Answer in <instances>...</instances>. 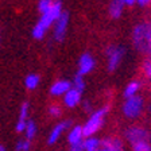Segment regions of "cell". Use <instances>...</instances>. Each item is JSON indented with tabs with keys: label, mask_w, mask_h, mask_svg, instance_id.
Here are the masks:
<instances>
[{
	"label": "cell",
	"mask_w": 151,
	"mask_h": 151,
	"mask_svg": "<svg viewBox=\"0 0 151 151\" xmlns=\"http://www.w3.org/2000/svg\"><path fill=\"white\" fill-rule=\"evenodd\" d=\"M96 60L92 57L91 53H84L78 60V74L86 76L94 69Z\"/></svg>",
	"instance_id": "9"
},
{
	"label": "cell",
	"mask_w": 151,
	"mask_h": 151,
	"mask_svg": "<svg viewBox=\"0 0 151 151\" xmlns=\"http://www.w3.org/2000/svg\"><path fill=\"white\" fill-rule=\"evenodd\" d=\"M41 82V77L35 73H30V74L26 76L24 78V85L28 91H34V89L38 88V85Z\"/></svg>",
	"instance_id": "17"
},
{
	"label": "cell",
	"mask_w": 151,
	"mask_h": 151,
	"mask_svg": "<svg viewBox=\"0 0 151 151\" xmlns=\"http://www.w3.org/2000/svg\"><path fill=\"white\" fill-rule=\"evenodd\" d=\"M84 139H85V136H84L82 126H73L69 129V132H68V143L69 145L78 143V142H82Z\"/></svg>",
	"instance_id": "13"
},
{
	"label": "cell",
	"mask_w": 151,
	"mask_h": 151,
	"mask_svg": "<svg viewBox=\"0 0 151 151\" xmlns=\"http://www.w3.org/2000/svg\"><path fill=\"white\" fill-rule=\"evenodd\" d=\"M140 88H142L140 81H136V80H134V81L128 82V84H127V86L124 88V92H123V94H124V99L134 97V96L139 94V91H140Z\"/></svg>",
	"instance_id": "14"
},
{
	"label": "cell",
	"mask_w": 151,
	"mask_h": 151,
	"mask_svg": "<svg viewBox=\"0 0 151 151\" xmlns=\"http://www.w3.org/2000/svg\"><path fill=\"white\" fill-rule=\"evenodd\" d=\"M84 146H85V151H99L101 148V139L96 138V136L85 138Z\"/></svg>",
	"instance_id": "16"
},
{
	"label": "cell",
	"mask_w": 151,
	"mask_h": 151,
	"mask_svg": "<svg viewBox=\"0 0 151 151\" xmlns=\"http://www.w3.org/2000/svg\"><path fill=\"white\" fill-rule=\"evenodd\" d=\"M85 140V139H84ZM84 140L74 143V145H69V151H85V146H84Z\"/></svg>",
	"instance_id": "25"
},
{
	"label": "cell",
	"mask_w": 151,
	"mask_h": 151,
	"mask_svg": "<svg viewBox=\"0 0 151 151\" xmlns=\"http://www.w3.org/2000/svg\"><path fill=\"white\" fill-rule=\"evenodd\" d=\"M124 4L120 1V0H112L109 3V7H108V11H109V15L112 16L113 19H119L123 14V9H124Z\"/></svg>",
	"instance_id": "15"
},
{
	"label": "cell",
	"mask_w": 151,
	"mask_h": 151,
	"mask_svg": "<svg viewBox=\"0 0 151 151\" xmlns=\"http://www.w3.org/2000/svg\"><path fill=\"white\" fill-rule=\"evenodd\" d=\"M132 151H151V142H139L132 145Z\"/></svg>",
	"instance_id": "22"
},
{
	"label": "cell",
	"mask_w": 151,
	"mask_h": 151,
	"mask_svg": "<svg viewBox=\"0 0 151 151\" xmlns=\"http://www.w3.org/2000/svg\"><path fill=\"white\" fill-rule=\"evenodd\" d=\"M53 3H54V0H39L38 1V11L41 12V15L47 12L53 7Z\"/></svg>",
	"instance_id": "21"
},
{
	"label": "cell",
	"mask_w": 151,
	"mask_h": 151,
	"mask_svg": "<svg viewBox=\"0 0 151 151\" xmlns=\"http://www.w3.org/2000/svg\"><path fill=\"white\" fill-rule=\"evenodd\" d=\"M72 85H73V88H76L77 91L84 92L85 91V78H84V76H81V74L77 73V74L74 76V78H73Z\"/></svg>",
	"instance_id": "19"
},
{
	"label": "cell",
	"mask_w": 151,
	"mask_h": 151,
	"mask_svg": "<svg viewBox=\"0 0 151 151\" xmlns=\"http://www.w3.org/2000/svg\"><path fill=\"white\" fill-rule=\"evenodd\" d=\"M132 42L136 50L148 54L151 42V23H139L132 31Z\"/></svg>",
	"instance_id": "2"
},
{
	"label": "cell",
	"mask_w": 151,
	"mask_h": 151,
	"mask_svg": "<svg viewBox=\"0 0 151 151\" xmlns=\"http://www.w3.org/2000/svg\"><path fill=\"white\" fill-rule=\"evenodd\" d=\"M24 135H26V139H28V140H32L35 138V135H37V124H35L34 120H28L27 122Z\"/></svg>",
	"instance_id": "18"
},
{
	"label": "cell",
	"mask_w": 151,
	"mask_h": 151,
	"mask_svg": "<svg viewBox=\"0 0 151 151\" xmlns=\"http://www.w3.org/2000/svg\"><path fill=\"white\" fill-rule=\"evenodd\" d=\"M68 26H69V14L62 12V15L60 16V19L54 24V30H53V38L57 42H62L65 39Z\"/></svg>",
	"instance_id": "7"
},
{
	"label": "cell",
	"mask_w": 151,
	"mask_h": 151,
	"mask_svg": "<svg viewBox=\"0 0 151 151\" xmlns=\"http://www.w3.org/2000/svg\"><path fill=\"white\" fill-rule=\"evenodd\" d=\"M124 136H126V140H128V143L131 146L135 145V143H139V142H151L150 129H147L143 126H138V124L127 127L126 131H124Z\"/></svg>",
	"instance_id": "5"
},
{
	"label": "cell",
	"mask_w": 151,
	"mask_h": 151,
	"mask_svg": "<svg viewBox=\"0 0 151 151\" xmlns=\"http://www.w3.org/2000/svg\"><path fill=\"white\" fill-rule=\"evenodd\" d=\"M143 109H145V100H143V97L140 94H136L134 97L124 99L122 111H123V115L127 119H131V120L138 119L142 115Z\"/></svg>",
	"instance_id": "4"
},
{
	"label": "cell",
	"mask_w": 151,
	"mask_h": 151,
	"mask_svg": "<svg viewBox=\"0 0 151 151\" xmlns=\"http://www.w3.org/2000/svg\"><path fill=\"white\" fill-rule=\"evenodd\" d=\"M72 128V122L70 120H63V122L58 123L57 126L53 127V129L50 131V134H49V138H47V145H55L57 142L60 140L61 135H62L63 132L66 131V129H70Z\"/></svg>",
	"instance_id": "8"
},
{
	"label": "cell",
	"mask_w": 151,
	"mask_h": 151,
	"mask_svg": "<svg viewBox=\"0 0 151 151\" xmlns=\"http://www.w3.org/2000/svg\"><path fill=\"white\" fill-rule=\"evenodd\" d=\"M108 111H109V107L105 105V107H101V108H99V109L93 111V112L91 113L89 119L86 120L85 124L82 126L85 138L94 136L99 131H100L103 124H104V120H105V116H107Z\"/></svg>",
	"instance_id": "3"
},
{
	"label": "cell",
	"mask_w": 151,
	"mask_h": 151,
	"mask_svg": "<svg viewBox=\"0 0 151 151\" xmlns=\"http://www.w3.org/2000/svg\"><path fill=\"white\" fill-rule=\"evenodd\" d=\"M31 150V140L28 139H20L15 145V151H30Z\"/></svg>",
	"instance_id": "20"
},
{
	"label": "cell",
	"mask_w": 151,
	"mask_h": 151,
	"mask_svg": "<svg viewBox=\"0 0 151 151\" xmlns=\"http://www.w3.org/2000/svg\"><path fill=\"white\" fill-rule=\"evenodd\" d=\"M82 109L85 112H92V103L89 100H85L82 101Z\"/></svg>",
	"instance_id": "26"
},
{
	"label": "cell",
	"mask_w": 151,
	"mask_h": 151,
	"mask_svg": "<svg viewBox=\"0 0 151 151\" xmlns=\"http://www.w3.org/2000/svg\"><path fill=\"white\" fill-rule=\"evenodd\" d=\"M0 45H1V30H0Z\"/></svg>",
	"instance_id": "32"
},
{
	"label": "cell",
	"mask_w": 151,
	"mask_h": 151,
	"mask_svg": "<svg viewBox=\"0 0 151 151\" xmlns=\"http://www.w3.org/2000/svg\"><path fill=\"white\" fill-rule=\"evenodd\" d=\"M72 82L68 80H57L53 85L50 86V94L54 97H60V96H65V93L72 89Z\"/></svg>",
	"instance_id": "11"
},
{
	"label": "cell",
	"mask_w": 151,
	"mask_h": 151,
	"mask_svg": "<svg viewBox=\"0 0 151 151\" xmlns=\"http://www.w3.org/2000/svg\"><path fill=\"white\" fill-rule=\"evenodd\" d=\"M148 54H151V42H150V49H148Z\"/></svg>",
	"instance_id": "31"
},
{
	"label": "cell",
	"mask_w": 151,
	"mask_h": 151,
	"mask_svg": "<svg viewBox=\"0 0 151 151\" xmlns=\"http://www.w3.org/2000/svg\"><path fill=\"white\" fill-rule=\"evenodd\" d=\"M136 4H139L140 7H147L151 4V0H136Z\"/></svg>",
	"instance_id": "27"
},
{
	"label": "cell",
	"mask_w": 151,
	"mask_h": 151,
	"mask_svg": "<svg viewBox=\"0 0 151 151\" xmlns=\"http://www.w3.org/2000/svg\"><path fill=\"white\" fill-rule=\"evenodd\" d=\"M63 9H62V3L60 0H54L53 3V7H51L47 12L42 14L41 15V19L38 20V23L34 26L31 31V35L34 39H38L41 41L43 39L45 35H46L47 30L51 27V26L55 24V22L60 19V16L62 15Z\"/></svg>",
	"instance_id": "1"
},
{
	"label": "cell",
	"mask_w": 151,
	"mask_h": 151,
	"mask_svg": "<svg viewBox=\"0 0 151 151\" xmlns=\"http://www.w3.org/2000/svg\"><path fill=\"white\" fill-rule=\"evenodd\" d=\"M124 6H128V7H131V6H134V4H136V0H120Z\"/></svg>",
	"instance_id": "28"
},
{
	"label": "cell",
	"mask_w": 151,
	"mask_h": 151,
	"mask_svg": "<svg viewBox=\"0 0 151 151\" xmlns=\"http://www.w3.org/2000/svg\"><path fill=\"white\" fill-rule=\"evenodd\" d=\"M123 55H124V49L120 46H111L107 47L105 50V57H107V69L108 72H115V70L119 68L120 62L123 60Z\"/></svg>",
	"instance_id": "6"
},
{
	"label": "cell",
	"mask_w": 151,
	"mask_h": 151,
	"mask_svg": "<svg viewBox=\"0 0 151 151\" xmlns=\"http://www.w3.org/2000/svg\"><path fill=\"white\" fill-rule=\"evenodd\" d=\"M0 151H7V150H6V146L1 145V143H0Z\"/></svg>",
	"instance_id": "30"
},
{
	"label": "cell",
	"mask_w": 151,
	"mask_h": 151,
	"mask_svg": "<svg viewBox=\"0 0 151 151\" xmlns=\"http://www.w3.org/2000/svg\"><path fill=\"white\" fill-rule=\"evenodd\" d=\"M143 73H145L147 78L151 80V57H148L145 61V63H143Z\"/></svg>",
	"instance_id": "24"
},
{
	"label": "cell",
	"mask_w": 151,
	"mask_h": 151,
	"mask_svg": "<svg viewBox=\"0 0 151 151\" xmlns=\"http://www.w3.org/2000/svg\"><path fill=\"white\" fill-rule=\"evenodd\" d=\"M49 115L51 117H60L62 115V108L58 104H51L50 107H49Z\"/></svg>",
	"instance_id": "23"
},
{
	"label": "cell",
	"mask_w": 151,
	"mask_h": 151,
	"mask_svg": "<svg viewBox=\"0 0 151 151\" xmlns=\"http://www.w3.org/2000/svg\"><path fill=\"white\" fill-rule=\"evenodd\" d=\"M99 151H124V148H109V147H101Z\"/></svg>",
	"instance_id": "29"
},
{
	"label": "cell",
	"mask_w": 151,
	"mask_h": 151,
	"mask_svg": "<svg viewBox=\"0 0 151 151\" xmlns=\"http://www.w3.org/2000/svg\"><path fill=\"white\" fill-rule=\"evenodd\" d=\"M81 99H82V92L77 91L76 88L72 86V89L68 93H65V96H62V103L68 108H76L81 103Z\"/></svg>",
	"instance_id": "10"
},
{
	"label": "cell",
	"mask_w": 151,
	"mask_h": 151,
	"mask_svg": "<svg viewBox=\"0 0 151 151\" xmlns=\"http://www.w3.org/2000/svg\"><path fill=\"white\" fill-rule=\"evenodd\" d=\"M28 103L24 101V103L20 105V109H19V119H18V123L15 126V129L16 132H23L24 134V129H26V126H27V122H28Z\"/></svg>",
	"instance_id": "12"
}]
</instances>
